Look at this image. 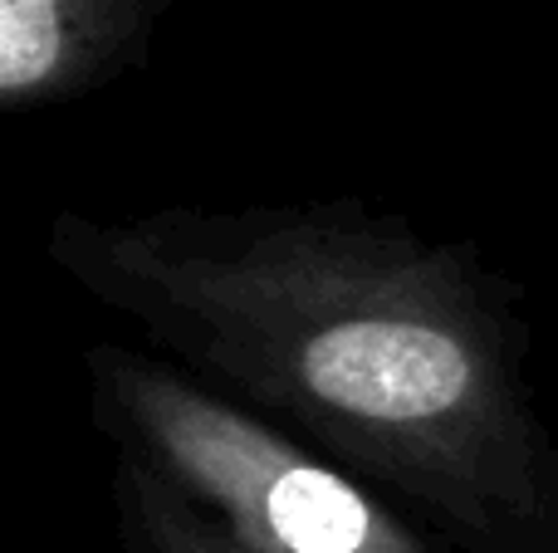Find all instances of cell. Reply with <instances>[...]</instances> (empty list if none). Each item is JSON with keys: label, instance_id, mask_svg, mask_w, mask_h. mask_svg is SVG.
Masks as SVG:
<instances>
[{"label": "cell", "instance_id": "1", "mask_svg": "<svg viewBox=\"0 0 558 553\" xmlns=\"http://www.w3.org/2000/svg\"><path fill=\"white\" fill-rule=\"evenodd\" d=\"M49 260L162 348L338 460L510 539L554 509L558 456L471 255L353 206L59 216Z\"/></svg>", "mask_w": 558, "mask_h": 553}, {"label": "cell", "instance_id": "2", "mask_svg": "<svg viewBox=\"0 0 558 553\" xmlns=\"http://www.w3.org/2000/svg\"><path fill=\"white\" fill-rule=\"evenodd\" d=\"M98 407L128 456L153 466L216 529L251 553H426L353 476L211 397L167 362L94 348Z\"/></svg>", "mask_w": 558, "mask_h": 553}, {"label": "cell", "instance_id": "3", "mask_svg": "<svg viewBox=\"0 0 558 553\" xmlns=\"http://www.w3.org/2000/svg\"><path fill=\"white\" fill-rule=\"evenodd\" d=\"M172 0H0V108L84 98L153 54Z\"/></svg>", "mask_w": 558, "mask_h": 553}, {"label": "cell", "instance_id": "4", "mask_svg": "<svg viewBox=\"0 0 558 553\" xmlns=\"http://www.w3.org/2000/svg\"><path fill=\"white\" fill-rule=\"evenodd\" d=\"M123 509L137 553H251L137 456H123Z\"/></svg>", "mask_w": 558, "mask_h": 553}]
</instances>
